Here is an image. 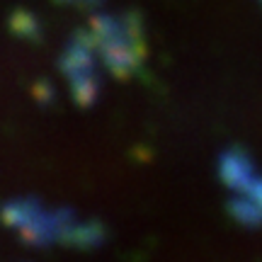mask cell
<instances>
[{"label":"cell","mask_w":262,"mask_h":262,"mask_svg":"<svg viewBox=\"0 0 262 262\" xmlns=\"http://www.w3.org/2000/svg\"><path fill=\"white\" fill-rule=\"evenodd\" d=\"M5 219L12 228L32 243H100L102 228L78 221L66 209H44L37 202H12L5 209Z\"/></svg>","instance_id":"cell-1"},{"label":"cell","mask_w":262,"mask_h":262,"mask_svg":"<svg viewBox=\"0 0 262 262\" xmlns=\"http://www.w3.org/2000/svg\"><path fill=\"white\" fill-rule=\"evenodd\" d=\"M95 44L104 56L107 66L119 75L136 68L141 63V56H143L139 27H129L126 19H102L97 27Z\"/></svg>","instance_id":"cell-2"}]
</instances>
